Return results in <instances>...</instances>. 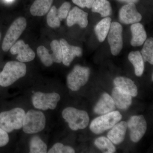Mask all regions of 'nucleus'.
<instances>
[{"label":"nucleus","mask_w":153,"mask_h":153,"mask_svg":"<svg viewBox=\"0 0 153 153\" xmlns=\"http://www.w3.org/2000/svg\"><path fill=\"white\" fill-rule=\"evenodd\" d=\"M75 150L73 148L68 146H64L61 143H56L48 151L49 153H74Z\"/></svg>","instance_id":"30"},{"label":"nucleus","mask_w":153,"mask_h":153,"mask_svg":"<svg viewBox=\"0 0 153 153\" xmlns=\"http://www.w3.org/2000/svg\"><path fill=\"white\" fill-rule=\"evenodd\" d=\"M46 125V118L44 113L31 109L25 114L22 128L26 134H37L42 131Z\"/></svg>","instance_id":"3"},{"label":"nucleus","mask_w":153,"mask_h":153,"mask_svg":"<svg viewBox=\"0 0 153 153\" xmlns=\"http://www.w3.org/2000/svg\"><path fill=\"white\" fill-rule=\"evenodd\" d=\"M12 55H18L16 59L19 62H29L34 60L36 54L28 44L22 40L16 42L10 49Z\"/></svg>","instance_id":"11"},{"label":"nucleus","mask_w":153,"mask_h":153,"mask_svg":"<svg viewBox=\"0 0 153 153\" xmlns=\"http://www.w3.org/2000/svg\"><path fill=\"white\" fill-rule=\"evenodd\" d=\"M10 141L8 133L0 127V148L5 146Z\"/></svg>","instance_id":"32"},{"label":"nucleus","mask_w":153,"mask_h":153,"mask_svg":"<svg viewBox=\"0 0 153 153\" xmlns=\"http://www.w3.org/2000/svg\"><path fill=\"white\" fill-rule=\"evenodd\" d=\"M88 67L76 65L67 76L68 87L72 91H77L87 83L90 75Z\"/></svg>","instance_id":"8"},{"label":"nucleus","mask_w":153,"mask_h":153,"mask_svg":"<svg viewBox=\"0 0 153 153\" xmlns=\"http://www.w3.org/2000/svg\"><path fill=\"white\" fill-rule=\"evenodd\" d=\"M113 100L108 93H103L101 95L94 108V111L97 114H104L114 111L115 109Z\"/></svg>","instance_id":"16"},{"label":"nucleus","mask_w":153,"mask_h":153,"mask_svg":"<svg viewBox=\"0 0 153 153\" xmlns=\"http://www.w3.org/2000/svg\"><path fill=\"white\" fill-rule=\"evenodd\" d=\"M53 0H35L30 9L31 14L35 16H42L48 13Z\"/></svg>","instance_id":"20"},{"label":"nucleus","mask_w":153,"mask_h":153,"mask_svg":"<svg viewBox=\"0 0 153 153\" xmlns=\"http://www.w3.org/2000/svg\"><path fill=\"white\" fill-rule=\"evenodd\" d=\"M128 59L133 65L135 74L137 76H142L144 70V60L139 51L131 52L129 54Z\"/></svg>","instance_id":"21"},{"label":"nucleus","mask_w":153,"mask_h":153,"mask_svg":"<svg viewBox=\"0 0 153 153\" xmlns=\"http://www.w3.org/2000/svg\"><path fill=\"white\" fill-rule=\"evenodd\" d=\"M62 115L73 131L85 128L89 123V117L87 113L74 108H66L62 111Z\"/></svg>","instance_id":"4"},{"label":"nucleus","mask_w":153,"mask_h":153,"mask_svg":"<svg viewBox=\"0 0 153 153\" xmlns=\"http://www.w3.org/2000/svg\"><path fill=\"white\" fill-rule=\"evenodd\" d=\"M37 54L44 66L49 67L53 64L52 54L49 53V50L44 46H41L37 49Z\"/></svg>","instance_id":"27"},{"label":"nucleus","mask_w":153,"mask_h":153,"mask_svg":"<svg viewBox=\"0 0 153 153\" xmlns=\"http://www.w3.org/2000/svg\"><path fill=\"white\" fill-rule=\"evenodd\" d=\"M71 7V4L68 2H65L62 4L58 10H57V14L60 21L66 19L69 13V10Z\"/></svg>","instance_id":"31"},{"label":"nucleus","mask_w":153,"mask_h":153,"mask_svg":"<svg viewBox=\"0 0 153 153\" xmlns=\"http://www.w3.org/2000/svg\"><path fill=\"white\" fill-rule=\"evenodd\" d=\"M122 33L123 27L120 23L117 22L111 23L108 39L111 53L114 56L120 53L123 47Z\"/></svg>","instance_id":"9"},{"label":"nucleus","mask_w":153,"mask_h":153,"mask_svg":"<svg viewBox=\"0 0 153 153\" xmlns=\"http://www.w3.org/2000/svg\"><path fill=\"white\" fill-rule=\"evenodd\" d=\"M1 33H0V39H1Z\"/></svg>","instance_id":"37"},{"label":"nucleus","mask_w":153,"mask_h":153,"mask_svg":"<svg viewBox=\"0 0 153 153\" xmlns=\"http://www.w3.org/2000/svg\"><path fill=\"white\" fill-rule=\"evenodd\" d=\"M127 123L132 141L134 143L139 141L144 135L147 128L144 117L143 115L134 116L129 119Z\"/></svg>","instance_id":"10"},{"label":"nucleus","mask_w":153,"mask_h":153,"mask_svg":"<svg viewBox=\"0 0 153 153\" xmlns=\"http://www.w3.org/2000/svg\"><path fill=\"white\" fill-rule=\"evenodd\" d=\"M25 111L16 107L0 112V127L8 133L22 128Z\"/></svg>","instance_id":"2"},{"label":"nucleus","mask_w":153,"mask_h":153,"mask_svg":"<svg viewBox=\"0 0 153 153\" xmlns=\"http://www.w3.org/2000/svg\"><path fill=\"white\" fill-rule=\"evenodd\" d=\"M47 23L52 28L59 27L60 26V21L57 14V9L55 6H52L49 10L47 16Z\"/></svg>","instance_id":"28"},{"label":"nucleus","mask_w":153,"mask_h":153,"mask_svg":"<svg viewBox=\"0 0 153 153\" xmlns=\"http://www.w3.org/2000/svg\"><path fill=\"white\" fill-rule=\"evenodd\" d=\"M27 20L24 17L17 18L11 25L2 44V49L7 52L16 42L27 27Z\"/></svg>","instance_id":"6"},{"label":"nucleus","mask_w":153,"mask_h":153,"mask_svg":"<svg viewBox=\"0 0 153 153\" xmlns=\"http://www.w3.org/2000/svg\"><path fill=\"white\" fill-rule=\"evenodd\" d=\"M144 61H147L152 65L153 64V38H148L145 42L144 45L141 50Z\"/></svg>","instance_id":"26"},{"label":"nucleus","mask_w":153,"mask_h":153,"mask_svg":"<svg viewBox=\"0 0 153 153\" xmlns=\"http://www.w3.org/2000/svg\"><path fill=\"white\" fill-rule=\"evenodd\" d=\"M118 1L121 2H123L129 4V3H136L138 2L139 0H117Z\"/></svg>","instance_id":"34"},{"label":"nucleus","mask_w":153,"mask_h":153,"mask_svg":"<svg viewBox=\"0 0 153 153\" xmlns=\"http://www.w3.org/2000/svg\"><path fill=\"white\" fill-rule=\"evenodd\" d=\"M132 39L131 44L133 47L141 46L147 38V34L143 26L139 23H135L131 27Z\"/></svg>","instance_id":"18"},{"label":"nucleus","mask_w":153,"mask_h":153,"mask_svg":"<svg viewBox=\"0 0 153 153\" xmlns=\"http://www.w3.org/2000/svg\"><path fill=\"white\" fill-rule=\"evenodd\" d=\"M111 97L115 105L119 109L126 110L132 103V96L128 93L115 87L113 89Z\"/></svg>","instance_id":"15"},{"label":"nucleus","mask_w":153,"mask_h":153,"mask_svg":"<svg viewBox=\"0 0 153 153\" xmlns=\"http://www.w3.org/2000/svg\"><path fill=\"white\" fill-rule=\"evenodd\" d=\"M60 99V95L56 92L44 93L37 91L32 97V103L34 107L43 111L55 109Z\"/></svg>","instance_id":"7"},{"label":"nucleus","mask_w":153,"mask_h":153,"mask_svg":"<svg viewBox=\"0 0 153 153\" xmlns=\"http://www.w3.org/2000/svg\"><path fill=\"white\" fill-rule=\"evenodd\" d=\"M111 21V19L110 17H105L96 26V35L100 42H103L106 38L110 28Z\"/></svg>","instance_id":"22"},{"label":"nucleus","mask_w":153,"mask_h":153,"mask_svg":"<svg viewBox=\"0 0 153 153\" xmlns=\"http://www.w3.org/2000/svg\"><path fill=\"white\" fill-rule=\"evenodd\" d=\"M7 1H12V0H7Z\"/></svg>","instance_id":"35"},{"label":"nucleus","mask_w":153,"mask_h":153,"mask_svg":"<svg viewBox=\"0 0 153 153\" xmlns=\"http://www.w3.org/2000/svg\"><path fill=\"white\" fill-rule=\"evenodd\" d=\"M52 59L54 63H60L62 62V52L60 42L57 40H53L50 44Z\"/></svg>","instance_id":"29"},{"label":"nucleus","mask_w":153,"mask_h":153,"mask_svg":"<svg viewBox=\"0 0 153 153\" xmlns=\"http://www.w3.org/2000/svg\"><path fill=\"white\" fill-rule=\"evenodd\" d=\"M142 19L141 15L137 10L134 3H129L123 6L119 12L120 22L126 25L138 23Z\"/></svg>","instance_id":"12"},{"label":"nucleus","mask_w":153,"mask_h":153,"mask_svg":"<svg viewBox=\"0 0 153 153\" xmlns=\"http://www.w3.org/2000/svg\"><path fill=\"white\" fill-rule=\"evenodd\" d=\"M91 10L94 13H99L102 17L108 16L112 13L110 3L108 0H95Z\"/></svg>","instance_id":"23"},{"label":"nucleus","mask_w":153,"mask_h":153,"mask_svg":"<svg viewBox=\"0 0 153 153\" xmlns=\"http://www.w3.org/2000/svg\"><path fill=\"white\" fill-rule=\"evenodd\" d=\"M30 153H46L48 147L46 143L38 136L32 137L30 142Z\"/></svg>","instance_id":"24"},{"label":"nucleus","mask_w":153,"mask_h":153,"mask_svg":"<svg viewBox=\"0 0 153 153\" xmlns=\"http://www.w3.org/2000/svg\"><path fill=\"white\" fill-rule=\"evenodd\" d=\"M114 84L115 87L128 93L132 97L137 95V88L134 82L129 78L123 76H118L114 80Z\"/></svg>","instance_id":"19"},{"label":"nucleus","mask_w":153,"mask_h":153,"mask_svg":"<svg viewBox=\"0 0 153 153\" xmlns=\"http://www.w3.org/2000/svg\"><path fill=\"white\" fill-rule=\"evenodd\" d=\"M127 123L121 121L115 125L107 134V137L113 143L119 145L123 141L127 129Z\"/></svg>","instance_id":"17"},{"label":"nucleus","mask_w":153,"mask_h":153,"mask_svg":"<svg viewBox=\"0 0 153 153\" xmlns=\"http://www.w3.org/2000/svg\"><path fill=\"white\" fill-rule=\"evenodd\" d=\"M153 74H152V81H153Z\"/></svg>","instance_id":"36"},{"label":"nucleus","mask_w":153,"mask_h":153,"mask_svg":"<svg viewBox=\"0 0 153 153\" xmlns=\"http://www.w3.org/2000/svg\"><path fill=\"white\" fill-rule=\"evenodd\" d=\"M122 116L118 111H114L96 118L90 124V129L95 134H100L111 128L121 120Z\"/></svg>","instance_id":"5"},{"label":"nucleus","mask_w":153,"mask_h":153,"mask_svg":"<svg viewBox=\"0 0 153 153\" xmlns=\"http://www.w3.org/2000/svg\"><path fill=\"white\" fill-rule=\"evenodd\" d=\"M96 146L102 153H113L115 152L116 148L111 141L105 137L97 138L94 141Z\"/></svg>","instance_id":"25"},{"label":"nucleus","mask_w":153,"mask_h":153,"mask_svg":"<svg viewBox=\"0 0 153 153\" xmlns=\"http://www.w3.org/2000/svg\"><path fill=\"white\" fill-rule=\"evenodd\" d=\"M27 73V66L23 62L10 61L7 62L0 72V86L7 87L24 77Z\"/></svg>","instance_id":"1"},{"label":"nucleus","mask_w":153,"mask_h":153,"mask_svg":"<svg viewBox=\"0 0 153 153\" xmlns=\"http://www.w3.org/2000/svg\"><path fill=\"white\" fill-rule=\"evenodd\" d=\"M95 0H72V2L81 8H91Z\"/></svg>","instance_id":"33"},{"label":"nucleus","mask_w":153,"mask_h":153,"mask_svg":"<svg viewBox=\"0 0 153 153\" xmlns=\"http://www.w3.org/2000/svg\"><path fill=\"white\" fill-rule=\"evenodd\" d=\"M60 43L62 49V62L65 66H69L74 57L82 55V50L80 47L70 45L64 39H60Z\"/></svg>","instance_id":"13"},{"label":"nucleus","mask_w":153,"mask_h":153,"mask_svg":"<svg viewBox=\"0 0 153 153\" xmlns=\"http://www.w3.org/2000/svg\"><path fill=\"white\" fill-rule=\"evenodd\" d=\"M88 14L77 7H74L68 14L67 18V25L68 27H71L77 24L80 27H86L88 24Z\"/></svg>","instance_id":"14"}]
</instances>
